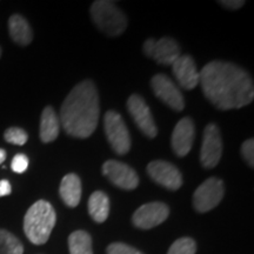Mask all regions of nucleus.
I'll return each mask as SVG.
<instances>
[{"label":"nucleus","instance_id":"1","mask_svg":"<svg viewBox=\"0 0 254 254\" xmlns=\"http://www.w3.org/2000/svg\"><path fill=\"white\" fill-rule=\"evenodd\" d=\"M199 75L205 97L218 110L241 109L254 99L252 78L236 64L213 60L202 67Z\"/></svg>","mask_w":254,"mask_h":254},{"label":"nucleus","instance_id":"2","mask_svg":"<svg viewBox=\"0 0 254 254\" xmlns=\"http://www.w3.org/2000/svg\"><path fill=\"white\" fill-rule=\"evenodd\" d=\"M99 112L97 87L93 81L87 79L75 85L64 100L59 123L69 136L86 139L97 128Z\"/></svg>","mask_w":254,"mask_h":254},{"label":"nucleus","instance_id":"3","mask_svg":"<svg viewBox=\"0 0 254 254\" xmlns=\"http://www.w3.org/2000/svg\"><path fill=\"white\" fill-rule=\"evenodd\" d=\"M56 211L46 200H38L27 209L24 218V232L34 245H44L55 228Z\"/></svg>","mask_w":254,"mask_h":254},{"label":"nucleus","instance_id":"4","mask_svg":"<svg viewBox=\"0 0 254 254\" xmlns=\"http://www.w3.org/2000/svg\"><path fill=\"white\" fill-rule=\"evenodd\" d=\"M91 18L99 30L109 37H118L127 28V18L113 1L97 0L91 6Z\"/></svg>","mask_w":254,"mask_h":254},{"label":"nucleus","instance_id":"5","mask_svg":"<svg viewBox=\"0 0 254 254\" xmlns=\"http://www.w3.org/2000/svg\"><path fill=\"white\" fill-rule=\"evenodd\" d=\"M104 129L107 141L117 154L124 155L131 148V136L123 117L116 111H107L104 117Z\"/></svg>","mask_w":254,"mask_h":254},{"label":"nucleus","instance_id":"6","mask_svg":"<svg viewBox=\"0 0 254 254\" xmlns=\"http://www.w3.org/2000/svg\"><path fill=\"white\" fill-rule=\"evenodd\" d=\"M225 187L222 180L208 178L195 190L193 194V206L199 213H206L220 204L224 198Z\"/></svg>","mask_w":254,"mask_h":254},{"label":"nucleus","instance_id":"7","mask_svg":"<svg viewBox=\"0 0 254 254\" xmlns=\"http://www.w3.org/2000/svg\"><path fill=\"white\" fill-rule=\"evenodd\" d=\"M142 50L146 56L165 66L172 65L182 56V50L177 41L168 37H164L159 40L150 38L144 43Z\"/></svg>","mask_w":254,"mask_h":254},{"label":"nucleus","instance_id":"8","mask_svg":"<svg viewBox=\"0 0 254 254\" xmlns=\"http://www.w3.org/2000/svg\"><path fill=\"white\" fill-rule=\"evenodd\" d=\"M222 154V139L220 131L215 124H208L204 131L201 148H200V163L205 168H214L219 164Z\"/></svg>","mask_w":254,"mask_h":254},{"label":"nucleus","instance_id":"9","mask_svg":"<svg viewBox=\"0 0 254 254\" xmlns=\"http://www.w3.org/2000/svg\"><path fill=\"white\" fill-rule=\"evenodd\" d=\"M127 110L131 114L133 122L139 127V129L148 138H155L158 134V128L155 125L153 114L148 105L145 103L140 95L132 94L127 100Z\"/></svg>","mask_w":254,"mask_h":254},{"label":"nucleus","instance_id":"10","mask_svg":"<svg viewBox=\"0 0 254 254\" xmlns=\"http://www.w3.org/2000/svg\"><path fill=\"white\" fill-rule=\"evenodd\" d=\"M151 86L154 94L168 107L177 112H182L184 110L185 100L182 91L167 75L155 74L151 80Z\"/></svg>","mask_w":254,"mask_h":254},{"label":"nucleus","instance_id":"11","mask_svg":"<svg viewBox=\"0 0 254 254\" xmlns=\"http://www.w3.org/2000/svg\"><path fill=\"white\" fill-rule=\"evenodd\" d=\"M170 215V208L166 204L159 201L148 202L139 207L132 217L135 227L140 230H151L163 224Z\"/></svg>","mask_w":254,"mask_h":254},{"label":"nucleus","instance_id":"12","mask_svg":"<svg viewBox=\"0 0 254 254\" xmlns=\"http://www.w3.org/2000/svg\"><path fill=\"white\" fill-rule=\"evenodd\" d=\"M147 173L153 182L167 190H177L183 185V176L180 171L168 161H151L147 165Z\"/></svg>","mask_w":254,"mask_h":254},{"label":"nucleus","instance_id":"13","mask_svg":"<svg viewBox=\"0 0 254 254\" xmlns=\"http://www.w3.org/2000/svg\"><path fill=\"white\" fill-rule=\"evenodd\" d=\"M103 173L110 179V182L117 187L131 190L139 185V177L128 165L117 160H107L103 165Z\"/></svg>","mask_w":254,"mask_h":254},{"label":"nucleus","instance_id":"14","mask_svg":"<svg viewBox=\"0 0 254 254\" xmlns=\"http://www.w3.org/2000/svg\"><path fill=\"white\" fill-rule=\"evenodd\" d=\"M194 124L190 117L179 120L171 136V146L176 155L183 158L190 153L194 141Z\"/></svg>","mask_w":254,"mask_h":254},{"label":"nucleus","instance_id":"15","mask_svg":"<svg viewBox=\"0 0 254 254\" xmlns=\"http://www.w3.org/2000/svg\"><path fill=\"white\" fill-rule=\"evenodd\" d=\"M172 71L178 84L184 90L190 91L199 84V71L193 58L189 55H182L172 64Z\"/></svg>","mask_w":254,"mask_h":254},{"label":"nucleus","instance_id":"16","mask_svg":"<svg viewBox=\"0 0 254 254\" xmlns=\"http://www.w3.org/2000/svg\"><path fill=\"white\" fill-rule=\"evenodd\" d=\"M59 194L65 205L68 207H77L81 199L80 178L74 173L66 174L60 183Z\"/></svg>","mask_w":254,"mask_h":254},{"label":"nucleus","instance_id":"17","mask_svg":"<svg viewBox=\"0 0 254 254\" xmlns=\"http://www.w3.org/2000/svg\"><path fill=\"white\" fill-rule=\"evenodd\" d=\"M8 32L11 39L20 46H27L33 39V32L30 24L20 14H13L9 17Z\"/></svg>","mask_w":254,"mask_h":254},{"label":"nucleus","instance_id":"18","mask_svg":"<svg viewBox=\"0 0 254 254\" xmlns=\"http://www.w3.org/2000/svg\"><path fill=\"white\" fill-rule=\"evenodd\" d=\"M59 128L60 123L56 111L51 106L45 107L40 118V140L46 142V144L55 141L59 135Z\"/></svg>","mask_w":254,"mask_h":254},{"label":"nucleus","instance_id":"19","mask_svg":"<svg viewBox=\"0 0 254 254\" xmlns=\"http://www.w3.org/2000/svg\"><path fill=\"white\" fill-rule=\"evenodd\" d=\"M88 213L98 224L106 221L110 214V199L103 190H95L88 199Z\"/></svg>","mask_w":254,"mask_h":254},{"label":"nucleus","instance_id":"20","mask_svg":"<svg viewBox=\"0 0 254 254\" xmlns=\"http://www.w3.org/2000/svg\"><path fill=\"white\" fill-rule=\"evenodd\" d=\"M69 254H93L91 236L85 231H74L68 237Z\"/></svg>","mask_w":254,"mask_h":254},{"label":"nucleus","instance_id":"21","mask_svg":"<svg viewBox=\"0 0 254 254\" xmlns=\"http://www.w3.org/2000/svg\"><path fill=\"white\" fill-rule=\"evenodd\" d=\"M24 246L17 237L6 230H0V254H23Z\"/></svg>","mask_w":254,"mask_h":254},{"label":"nucleus","instance_id":"22","mask_svg":"<svg viewBox=\"0 0 254 254\" xmlns=\"http://www.w3.org/2000/svg\"><path fill=\"white\" fill-rule=\"evenodd\" d=\"M196 244L192 238H180L174 241L167 254H195Z\"/></svg>","mask_w":254,"mask_h":254},{"label":"nucleus","instance_id":"23","mask_svg":"<svg viewBox=\"0 0 254 254\" xmlns=\"http://www.w3.org/2000/svg\"><path fill=\"white\" fill-rule=\"evenodd\" d=\"M5 140L9 144L23 146L27 142L28 135L20 127H9L4 133Z\"/></svg>","mask_w":254,"mask_h":254},{"label":"nucleus","instance_id":"24","mask_svg":"<svg viewBox=\"0 0 254 254\" xmlns=\"http://www.w3.org/2000/svg\"><path fill=\"white\" fill-rule=\"evenodd\" d=\"M107 254H142L140 251H138L134 247L127 245L123 243H113L107 247Z\"/></svg>","mask_w":254,"mask_h":254},{"label":"nucleus","instance_id":"25","mask_svg":"<svg viewBox=\"0 0 254 254\" xmlns=\"http://www.w3.org/2000/svg\"><path fill=\"white\" fill-rule=\"evenodd\" d=\"M11 167H12V171L15 173L18 174L24 173L28 167V158L23 153L14 155V158L12 159Z\"/></svg>","mask_w":254,"mask_h":254},{"label":"nucleus","instance_id":"26","mask_svg":"<svg viewBox=\"0 0 254 254\" xmlns=\"http://www.w3.org/2000/svg\"><path fill=\"white\" fill-rule=\"evenodd\" d=\"M241 154L251 168L254 167V140L249 139L241 146Z\"/></svg>","mask_w":254,"mask_h":254},{"label":"nucleus","instance_id":"27","mask_svg":"<svg viewBox=\"0 0 254 254\" xmlns=\"http://www.w3.org/2000/svg\"><path fill=\"white\" fill-rule=\"evenodd\" d=\"M219 4L225 8L238 9L245 5V1L244 0H221V1H219Z\"/></svg>","mask_w":254,"mask_h":254},{"label":"nucleus","instance_id":"28","mask_svg":"<svg viewBox=\"0 0 254 254\" xmlns=\"http://www.w3.org/2000/svg\"><path fill=\"white\" fill-rule=\"evenodd\" d=\"M12 192V186L11 184H9L8 180H0V198L1 196H6V195H9Z\"/></svg>","mask_w":254,"mask_h":254},{"label":"nucleus","instance_id":"29","mask_svg":"<svg viewBox=\"0 0 254 254\" xmlns=\"http://www.w3.org/2000/svg\"><path fill=\"white\" fill-rule=\"evenodd\" d=\"M6 159V151L2 150V148H0V165L5 161Z\"/></svg>","mask_w":254,"mask_h":254},{"label":"nucleus","instance_id":"30","mask_svg":"<svg viewBox=\"0 0 254 254\" xmlns=\"http://www.w3.org/2000/svg\"><path fill=\"white\" fill-rule=\"evenodd\" d=\"M0 57H1V49H0Z\"/></svg>","mask_w":254,"mask_h":254}]
</instances>
